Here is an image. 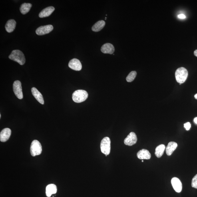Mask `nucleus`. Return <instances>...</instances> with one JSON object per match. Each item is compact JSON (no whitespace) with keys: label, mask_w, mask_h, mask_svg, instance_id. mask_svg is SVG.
Instances as JSON below:
<instances>
[{"label":"nucleus","mask_w":197,"mask_h":197,"mask_svg":"<svg viewBox=\"0 0 197 197\" xmlns=\"http://www.w3.org/2000/svg\"><path fill=\"white\" fill-rule=\"evenodd\" d=\"M9 57L10 59L17 62L21 65H23L25 63V56L23 52L19 50L12 51Z\"/></svg>","instance_id":"f257e3e1"},{"label":"nucleus","mask_w":197,"mask_h":197,"mask_svg":"<svg viewBox=\"0 0 197 197\" xmlns=\"http://www.w3.org/2000/svg\"><path fill=\"white\" fill-rule=\"evenodd\" d=\"M88 97L87 92L84 90H76L72 94V99L74 102L77 103L85 101Z\"/></svg>","instance_id":"f03ea898"},{"label":"nucleus","mask_w":197,"mask_h":197,"mask_svg":"<svg viewBox=\"0 0 197 197\" xmlns=\"http://www.w3.org/2000/svg\"><path fill=\"white\" fill-rule=\"evenodd\" d=\"M188 72L186 68L180 67L178 68L175 72V77L177 82L180 84L184 83L187 78Z\"/></svg>","instance_id":"7ed1b4c3"},{"label":"nucleus","mask_w":197,"mask_h":197,"mask_svg":"<svg viewBox=\"0 0 197 197\" xmlns=\"http://www.w3.org/2000/svg\"><path fill=\"white\" fill-rule=\"evenodd\" d=\"M30 151L32 156L35 157L39 155L41 153L42 147L40 143L37 140H33L32 142Z\"/></svg>","instance_id":"20e7f679"},{"label":"nucleus","mask_w":197,"mask_h":197,"mask_svg":"<svg viewBox=\"0 0 197 197\" xmlns=\"http://www.w3.org/2000/svg\"><path fill=\"white\" fill-rule=\"evenodd\" d=\"M100 149L103 153L108 155L110 153L111 150V140L108 137L103 139L100 143Z\"/></svg>","instance_id":"39448f33"},{"label":"nucleus","mask_w":197,"mask_h":197,"mask_svg":"<svg viewBox=\"0 0 197 197\" xmlns=\"http://www.w3.org/2000/svg\"><path fill=\"white\" fill-rule=\"evenodd\" d=\"M13 89L14 93L18 98L23 99V95L22 91V88L21 82L19 80H16L13 84Z\"/></svg>","instance_id":"423d86ee"},{"label":"nucleus","mask_w":197,"mask_h":197,"mask_svg":"<svg viewBox=\"0 0 197 197\" xmlns=\"http://www.w3.org/2000/svg\"><path fill=\"white\" fill-rule=\"evenodd\" d=\"M53 27L52 25L41 26L36 29V32L38 35H44L49 33L53 31Z\"/></svg>","instance_id":"0eeeda50"},{"label":"nucleus","mask_w":197,"mask_h":197,"mask_svg":"<svg viewBox=\"0 0 197 197\" xmlns=\"http://www.w3.org/2000/svg\"><path fill=\"white\" fill-rule=\"evenodd\" d=\"M137 141V136L134 132H131L124 140V144L126 145L131 146L136 143Z\"/></svg>","instance_id":"6e6552de"},{"label":"nucleus","mask_w":197,"mask_h":197,"mask_svg":"<svg viewBox=\"0 0 197 197\" xmlns=\"http://www.w3.org/2000/svg\"><path fill=\"white\" fill-rule=\"evenodd\" d=\"M69 67L71 69L76 71H80L82 69L81 62L79 60L73 59L70 60L68 64Z\"/></svg>","instance_id":"1a4fd4ad"},{"label":"nucleus","mask_w":197,"mask_h":197,"mask_svg":"<svg viewBox=\"0 0 197 197\" xmlns=\"http://www.w3.org/2000/svg\"><path fill=\"white\" fill-rule=\"evenodd\" d=\"M11 134V130L9 128H4L0 133V140L5 142L9 139Z\"/></svg>","instance_id":"9d476101"},{"label":"nucleus","mask_w":197,"mask_h":197,"mask_svg":"<svg viewBox=\"0 0 197 197\" xmlns=\"http://www.w3.org/2000/svg\"><path fill=\"white\" fill-rule=\"evenodd\" d=\"M171 183L173 187L176 192L180 193L182 191V184L180 180L178 178H173L171 180Z\"/></svg>","instance_id":"9b49d317"},{"label":"nucleus","mask_w":197,"mask_h":197,"mask_svg":"<svg viewBox=\"0 0 197 197\" xmlns=\"http://www.w3.org/2000/svg\"><path fill=\"white\" fill-rule=\"evenodd\" d=\"M101 51L104 53L112 54L115 51V48L112 44L106 43L102 46Z\"/></svg>","instance_id":"f8f14e48"},{"label":"nucleus","mask_w":197,"mask_h":197,"mask_svg":"<svg viewBox=\"0 0 197 197\" xmlns=\"http://www.w3.org/2000/svg\"><path fill=\"white\" fill-rule=\"evenodd\" d=\"M137 157L140 160H149L151 157V155L148 150L142 149L138 152Z\"/></svg>","instance_id":"ddd939ff"},{"label":"nucleus","mask_w":197,"mask_h":197,"mask_svg":"<svg viewBox=\"0 0 197 197\" xmlns=\"http://www.w3.org/2000/svg\"><path fill=\"white\" fill-rule=\"evenodd\" d=\"M55 10V8L53 6L46 7L40 12L39 17L41 18L49 17Z\"/></svg>","instance_id":"4468645a"},{"label":"nucleus","mask_w":197,"mask_h":197,"mask_svg":"<svg viewBox=\"0 0 197 197\" xmlns=\"http://www.w3.org/2000/svg\"><path fill=\"white\" fill-rule=\"evenodd\" d=\"M31 92L34 97L40 103L44 104V101L43 95L40 92L38 91L37 88L33 87L31 88Z\"/></svg>","instance_id":"2eb2a0df"},{"label":"nucleus","mask_w":197,"mask_h":197,"mask_svg":"<svg viewBox=\"0 0 197 197\" xmlns=\"http://www.w3.org/2000/svg\"><path fill=\"white\" fill-rule=\"evenodd\" d=\"M16 22L14 19L8 20L5 25V29L8 33H11L15 29L16 26Z\"/></svg>","instance_id":"dca6fc26"},{"label":"nucleus","mask_w":197,"mask_h":197,"mask_svg":"<svg viewBox=\"0 0 197 197\" xmlns=\"http://www.w3.org/2000/svg\"><path fill=\"white\" fill-rule=\"evenodd\" d=\"M178 147V144L174 142L169 143L166 148V152L168 156H170L176 149Z\"/></svg>","instance_id":"f3484780"},{"label":"nucleus","mask_w":197,"mask_h":197,"mask_svg":"<svg viewBox=\"0 0 197 197\" xmlns=\"http://www.w3.org/2000/svg\"><path fill=\"white\" fill-rule=\"evenodd\" d=\"M57 191V187L55 184L48 185L46 187V194L47 197H51L52 194H55Z\"/></svg>","instance_id":"a211bd4d"},{"label":"nucleus","mask_w":197,"mask_h":197,"mask_svg":"<svg viewBox=\"0 0 197 197\" xmlns=\"http://www.w3.org/2000/svg\"><path fill=\"white\" fill-rule=\"evenodd\" d=\"M105 22L103 20L98 21L92 27V31L95 32H98L101 31L105 25Z\"/></svg>","instance_id":"6ab92c4d"},{"label":"nucleus","mask_w":197,"mask_h":197,"mask_svg":"<svg viewBox=\"0 0 197 197\" xmlns=\"http://www.w3.org/2000/svg\"><path fill=\"white\" fill-rule=\"evenodd\" d=\"M32 4L30 3H23L22 4L20 7V11L23 15H25L31 10Z\"/></svg>","instance_id":"aec40b11"},{"label":"nucleus","mask_w":197,"mask_h":197,"mask_svg":"<svg viewBox=\"0 0 197 197\" xmlns=\"http://www.w3.org/2000/svg\"><path fill=\"white\" fill-rule=\"evenodd\" d=\"M166 149V146L163 144H161L157 147L156 148L155 154L157 158H160L163 154L165 150Z\"/></svg>","instance_id":"412c9836"},{"label":"nucleus","mask_w":197,"mask_h":197,"mask_svg":"<svg viewBox=\"0 0 197 197\" xmlns=\"http://www.w3.org/2000/svg\"><path fill=\"white\" fill-rule=\"evenodd\" d=\"M136 76V72L135 71H133L130 72L128 74L127 77H126V81L128 82H131L133 81Z\"/></svg>","instance_id":"4be33fe9"},{"label":"nucleus","mask_w":197,"mask_h":197,"mask_svg":"<svg viewBox=\"0 0 197 197\" xmlns=\"http://www.w3.org/2000/svg\"><path fill=\"white\" fill-rule=\"evenodd\" d=\"M191 185L193 188L197 189V174L192 178Z\"/></svg>","instance_id":"5701e85b"},{"label":"nucleus","mask_w":197,"mask_h":197,"mask_svg":"<svg viewBox=\"0 0 197 197\" xmlns=\"http://www.w3.org/2000/svg\"><path fill=\"white\" fill-rule=\"evenodd\" d=\"M184 127L187 130H189L191 127L190 123L189 122H187L186 123L184 124Z\"/></svg>","instance_id":"b1692460"},{"label":"nucleus","mask_w":197,"mask_h":197,"mask_svg":"<svg viewBox=\"0 0 197 197\" xmlns=\"http://www.w3.org/2000/svg\"><path fill=\"white\" fill-rule=\"evenodd\" d=\"M178 19H184L186 18V16L184 14H180L178 15Z\"/></svg>","instance_id":"393cba45"},{"label":"nucleus","mask_w":197,"mask_h":197,"mask_svg":"<svg viewBox=\"0 0 197 197\" xmlns=\"http://www.w3.org/2000/svg\"><path fill=\"white\" fill-rule=\"evenodd\" d=\"M194 54L195 56L197 57V49L194 52Z\"/></svg>","instance_id":"a878e982"},{"label":"nucleus","mask_w":197,"mask_h":197,"mask_svg":"<svg viewBox=\"0 0 197 197\" xmlns=\"http://www.w3.org/2000/svg\"><path fill=\"white\" fill-rule=\"evenodd\" d=\"M194 121L195 123L197 124V117L194 118Z\"/></svg>","instance_id":"bb28decb"},{"label":"nucleus","mask_w":197,"mask_h":197,"mask_svg":"<svg viewBox=\"0 0 197 197\" xmlns=\"http://www.w3.org/2000/svg\"><path fill=\"white\" fill-rule=\"evenodd\" d=\"M194 96H195V98L197 100V94H195V95Z\"/></svg>","instance_id":"cd10ccee"},{"label":"nucleus","mask_w":197,"mask_h":197,"mask_svg":"<svg viewBox=\"0 0 197 197\" xmlns=\"http://www.w3.org/2000/svg\"><path fill=\"white\" fill-rule=\"evenodd\" d=\"M1 114H0V118H1Z\"/></svg>","instance_id":"c85d7f7f"},{"label":"nucleus","mask_w":197,"mask_h":197,"mask_svg":"<svg viewBox=\"0 0 197 197\" xmlns=\"http://www.w3.org/2000/svg\"><path fill=\"white\" fill-rule=\"evenodd\" d=\"M142 162H144V160H142Z\"/></svg>","instance_id":"c756f323"}]
</instances>
